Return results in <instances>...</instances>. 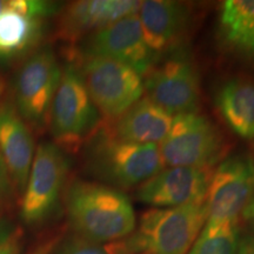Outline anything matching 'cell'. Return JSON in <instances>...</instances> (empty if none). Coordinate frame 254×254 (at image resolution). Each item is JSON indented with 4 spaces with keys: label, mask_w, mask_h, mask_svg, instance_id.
Here are the masks:
<instances>
[{
    "label": "cell",
    "mask_w": 254,
    "mask_h": 254,
    "mask_svg": "<svg viewBox=\"0 0 254 254\" xmlns=\"http://www.w3.org/2000/svg\"><path fill=\"white\" fill-rule=\"evenodd\" d=\"M66 209L78 236L95 243L124 240L136 227L128 196L104 184L73 182L66 194Z\"/></svg>",
    "instance_id": "1"
},
{
    "label": "cell",
    "mask_w": 254,
    "mask_h": 254,
    "mask_svg": "<svg viewBox=\"0 0 254 254\" xmlns=\"http://www.w3.org/2000/svg\"><path fill=\"white\" fill-rule=\"evenodd\" d=\"M86 160L94 176L118 190L141 185L164 168L158 145L120 140L106 127L91 138Z\"/></svg>",
    "instance_id": "2"
},
{
    "label": "cell",
    "mask_w": 254,
    "mask_h": 254,
    "mask_svg": "<svg viewBox=\"0 0 254 254\" xmlns=\"http://www.w3.org/2000/svg\"><path fill=\"white\" fill-rule=\"evenodd\" d=\"M207 220L205 200L178 207L151 208L127 238L132 254H186Z\"/></svg>",
    "instance_id": "3"
},
{
    "label": "cell",
    "mask_w": 254,
    "mask_h": 254,
    "mask_svg": "<svg viewBox=\"0 0 254 254\" xmlns=\"http://www.w3.org/2000/svg\"><path fill=\"white\" fill-rule=\"evenodd\" d=\"M51 133L56 142L75 148L93 136L100 113L92 101L77 66L67 64L50 111Z\"/></svg>",
    "instance_id": "4"
},
{
    "label": "cell",
    "mask_w": 254,
    "mask_h": 254,
    "mask_svg": "<svg viewBox=\"0 0 254 254\" xmlns=\"http://www.w3.org/2000/svg\"><path fill=\"white\" fill-rule=\"evenodd\" d=\"M158 147L164 166L183 167L213 168L226 151L218 127L198 112L174 116L170 131Z\"/></svg>",
    "instance_id": "5"
},
{
    "label": "cell",
    "mask_w": 254,
    "mask_h": 254,
    "mask_svg": "<svg viewBox=\"0 0 254 254\" xmlns=\"http://www.w3.org/2000/svg\"><path fill=\"white\" fill-rule=\"evenodd\" d=\"M207 220L233 222L254 220V161L231 155L213 170L205 199Z\"/></svg>",
    "instance_id": "6"
},
{
    "label": "cell",
    "mask_w": 254,
    "mask_h": 254,
    "mask_svg": "<svg viewBox=\"0 0 254 254\" xmlns=\"http://www.w3.org/2000/svg\"><path fill=\"white\" fill-rule=\"evenodd\" d=\"M80 72L97 110L110 120L122 116L145 92L141 75L116 60L84 58Z\"/></svg>",
    "instance_id": "7"
},
{
    "label": "cell",
    "mask_w": 254,
    "mask_h": 254,
    "mask_svg": "<svg viewBox=\"0 0 254 254\" xmlns=\"http://www.w3.org/2000/svg\"><path fill=\"white\" fill-rule=\"evenodd\" d=\"M68 167L67 158L59 146L52 142L38 146L20 207V217L25 224H40L55 211Z\"/></svg>",
    "instance_id": "8"
},
{
    "label": "cell",
    "mask_w": 254,
    "mask_h": 254,
    "mask_svg": "<svg viewBox=\"0 0 254 254\" xmlns=\"http://www.w3.org/2000/svg\"><path fill=\"white\" fill-rule=\"evenodd\" d=\"M63 69L53 51L45 47L32 55L15 82V109L26 123L41 127L50 117Z\"/></svg>",
    "instance_id": "9"
},
{
    "label": "cell",
    "mask_w": 254,
    "mask_h": 254,
    "mask_svg": "<svg viewBox=\"0 0 254 254\" xmlns=\"http://www.w3.org/2000/svg\"><path fill=\"white\" fill-rule=\"evenodd\" d=\"M146 97L171 116L198 112L199 75L193 63L184 56H173L154 65L145 74Z\"/></svg>",
    "instance_id": "10"
},
{
    "label": "cell",
    "mask_w": 254,
    "mask_h": 254,
    "mask_svg": "<svg viewBox=\"0 0 254 254\" xmlns=\"http://www.w3.org/2000/svg\"><path fill=\"white\" fill-rule=\"evenodd\" d=\"M81 53L84 58L100 57L125 64L141 77L153 67L157 57L146 43L136 14L92 33L82 45Z\"/></svg>",
    "instance_id": "11"
},
{
    "label": "cell",
    "mask_w": 254,
    "mask_h": 254,
    "mask_svg": "<svg viewBox=\"0 0 254 254\" xmlns=\"http://www.w3.org/2000/svg\"><path fill=\"white\" fill-rule=\"evenodd\" d=\"M213 168L167 166L136 189V199L153 208L178 207L206 199Z\"/></svg>",
    "instance_id": "12"
},
{
    "label": "cell",
    "mask_w": 254,
    "mask_h": 254,
    "mask_svg": "<svg viewBox=\"0 0 254 254\" xmlns=\"http://www.w3.org/2000/svg\"><path fill=\"white\" fill-rule=\"evenodd\" d=\"M0 154L12 183L24 190L34 157V142L27 123L9 101L0 105Z\"/></svg>",
    "instance_id": "13"
},
{
    "label": "cell",
    "mask_w": 254,
    "mask_h": 254,
    "mask_svg": "<svg viewBox=\"0 0 254 254\" xmlns=\"http://www.w3.org/2000/svg\"><path fill=\"white\" fill-rule=\"evenodd\" d=\"M146 43L155 56L172 49L182 39L190 24L186 5L170 0L140 1L138 9Z\"/></svg>",
    "instance_id": "14"
},
{
    "label": "cell",
    "mask_w": 254,
    "mask_h": 254,
    "mask_svg": "<svg viewBox=\"0 0 254 254\" xmlns=\"http://www.w3.org/2000/svg\"><path fill=\"white\" fill-rule=\"evenodd\" d=\"M140 1L133 0H82L66 7L60 19V33L66 39L103 30L120 19L138 13Z\"/></svg>",
    "instance_id": "15"
},
{
    "label": "cell",
    "mask_w": 254,
    "mask_h": 254,
    "mask_svg": "<svg viewBox=\"0 0 254 254\" xmlns=\"http://www.w3.org/2000/svg\"><path fill=\"white\" fill-rule=\"evenodd\" d=\"M172 122L170 113L144 97L105 127L120 140L159 145L167 135Z\"/></svg>",
    "instance_id": "16"
},
{
    "label": "cell",
    "mask_w": 254,
    "mask_h": 254,
    "mask_svg": "<svg viewBox=\"0 0 254 254\" xmlns=\"http://www.w3.org/2000/svg\"><path fill=\"white\" fill-rule=\"evenodd\" d=\"M215 106L237 135L254 138V81L236 78L222 84L215 94Z\"/></svg>",
    "instance_id": "17"
},
{
    "label": "cell",
    "mask_w": 254,
    "mask_h": 254,
    "mask_svg": "<svg viewBox=\"0 0 254 254\" xmlns=\"http://www.w3.org/2000/svg\"><path fill=\"white\" fill-rule=\"evenodd\" d=\"M220 38L238 53L254 57V0H226L219 15Z\"/></svg>",
    "instance_id": "18"
},
{
    "label": "cell",
    "mask_w": 254,
    "mask_h": 254,
    "mask_svg": "<svg viewBox=\"0 0 254 254\" xmlns=\"http://www.w3.org/2000/svg\"><path fill=\"white\" fill-rule=\"evenodd\" d=\"M43 20L5 8L0 14V57H12L30 49L41 36Z\"/></svg>",
    "instance_id": "19"
},
{
    "label": "cell",
    "mask_w": 254,
    "mask_h": 254,
    "mask_svg": "<svg viewBox=\"0 0 254 254\" xmlns=\"http://www.w3.org/2000/svg\"><path fill=\"white\" fill-rule=\"evenodd\" d=\"M240 226L233 222L206 220L204 227L186 254H237Z\"/></svg>",
    "instance_id": "20"
},
{
    "label": "cell",
    "mask_w": 254,
    "mask_h": 254,
    "mask_svg": "<svg viewBox=\"0 0 254 254\" xmlns=\"http://www.w3.org/2000/svg\"><path fill=\"white\" fill-rule=\"evenodd\" d=\"M57 254H132L127 238L114 243H95L81 237L66 240Z\"/></svg>",
    "instance_id": "21"
},
{
    "label": "cell",
    "mask_w": 254,
    "mask_h": 254,
    "mask_svg": "<svg viewBox=\"0 0 254 254\" xmlns=\"http://www.w3.org/2000/svg\"><path fill=\"white\" fill-rule=\"evenodd\" d=\"M5 8L43 20L44 18L56 14L59 6L57 2L45 0H5Z\"/></svg>",
    "instance_id": "22"
},
{
    "label": "cell",
    "mask_w": 254,
    "mask_h": 254,
    "mask_svg": "<svg viewBox=\"0 0 254 254\" xmlns=\"http://www.w3.org/2000/svg\"><path fill=\"white\" fill-rule=\"evenodd\" d=\"M11 176H9V172L4 159H2L1 154H0V201L4 200L5 198H7L9 192H11Z\"/></svg>",
    "instance_id": "23"
},
{
    "label": "cell",
    "mask_w": 254,
    "mask_h": 254,
    "mask_svg": "<svg viewBox=\"0 0 254 254\" xmlns=\"http://www.w3.org/2000/svg\"><path fill=\"white\" fill-rule=\"evenodd\" d=\"M0 254H20V239L17 233L0 244Z\"/></svg>",
    "instance_id": "24"
},
{
    "label": "cell",
    "mask_w": 254,
    "mask_h": 254,
    "mask_svg": "<svg viewBox=\"0 0 254 254\" xmlns=\"http://www.w3.org/2000/svg\"><path fill=\"white\" fill-rule=\"evenodd\" d=\"M237 254H254V237L245 236L240 238L239 249Z\"/></svg>",
    "instance_id": "25"
},
{
    "label": "cell",
    "mask_w": 254,
    "mask_h": 254,
    "mask_svg": "<svg viewBox=\"0 0 254 254\" xmlns=\"http://www.w3.org/2000/svg\"><path fill=\"white\" fill-rule=\"evenodd\" d=\"M14 233L15 232L13 231V226H12L11 222L0 218V244L8 240Z\"/></svg>",
    "instance_id": "26"
},
{
    "label": "cell",
    "mask_w": 254,
    "mask_h": 254,
    "mask_svg": "<svg viewBox=\"0 0 254 254\" xmlns=\"http://www.w3.org/2000/svg\"><path fill=\"white\" fill-rule=\"evenodd\" d=\"M4 12V0H0V14Z\"/></svg>",
    "instance_id": "27"
}]
</instances>
